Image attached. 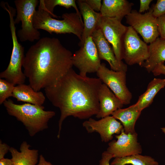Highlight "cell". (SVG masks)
<instances>
[{
    "label": "cell",
    "instance_id": "28",
    "mask_svg": "<svg viewBox=\"0 0 165 165\" xmlns=\"http://www.w3.org/2000/svg\"><path fill=\"white\" fill-rule=\"evenodd\" d=\"M86 3L95 12L100 11L102 3L101 0H81Z\"/></svg>",
    "mask_w": 165,
    "mask_h": 165
},
{
    "label": "cell",
    "instance_id": "14",
    "mask_svg": "<svg viewBox=\"0 0 165 165\" xmlns=\"http://www.w3.org/2000/svg\"><path fill=\"white\" fill-rule=\"evenodd\" d=\"M91 36L96 46L100 60L107 61L112 70L127 72V65L122 61H119L117 59L112 48L101 29L98 28L95 30Z\"/></svg>",
    "mask_w": 165,
    "mask_h": 165
},
{
    "label": "cell",
    "instance_id": "32",
    "mask_svg": "<svg viewBox=\"0 0 165 165\" xmlns=\"http://www.w3.org/2000/svg\"><path fill=\"white\" fill-rule=\"evenodd\" d=\"M10 147L8 145L0 141V160L4 158L5 155L9 151Z\"/></svg>",
    "mask_w": 165,
    "mask_h": 165
},
{
    "label": "cell",
    "instance_id": "35",
    "mask_svg": "<svg viewBox=\"0 0 165 165\" xmlns=\"http://www.w3.org/2000/svg\"><path fill=\"white\" fill-rule=\"evenodd\" d=\"M162 132L165 134V127H162L161 128Z\"/></svg>",
    "mask_w": 165,
    "mask_h": 165
},
{
    "label": "cell",
    "instance_id": "33",
    "mask_svg": "<svg viewBox=\"0 0 165 165\" xmlns=\"http://www.w3.org/2000/svg\"><path fill=\"white\" fill-rule=\"evenodd\" d=\"M36 165H53L50 162L46 161L42 155H40L38 163Z\"/></svg>",
    "mask_w": 165,
    "mask_h": 165
},
{
    "label": "cell",
    "instance_id": "15",
    "mask_svg": "<svg viewBox=\"0 0 165 165\" xmlns=\"http://www.w3.org/2000/svg\"><path fill=\"white\" fill-rule=\"evenodd\" d=\"M99 110L96 115L102 118L110 115L117 109L122 108L123 104L105 84H101L98 92Z\"/></svg>",
    "mask_w": 165,
    "mask_h": 165
},
{
    "label": "cell",
    "instance_id": "22",
    "mask_svg": "<svg viewBox=\"0 0 165 165\" xmlns=\"http://www.w3.org/2000/svg\"><path fill=\"white\" fill-rule=\"evenodd\" d=\"M165 86V79L154 78L148 83L146 91L139 97L135 103L141 111L151 104L158 92Z\"/></svg>",
    "mask_w": 165,
    "mask_h": 165
},
{
    "label": "cell",
    "instance_id": "8",
    "mask_svg": "<svg viewBox=\"0 0 165 165\" xmlns=\"http://www.w3.org/2000/svg\"><path fill=\"white\" fill-rule=\"evenodd\" d=\"M72 60L73 66L78 69L79 74L82 76L97 72L101 60L91 36L87 38L83 45L72 55Z\"/></svg>",
    "mask_w": 165,
    "mask_h": 165
},
{
    "label": "cell",
    "instance_id": "26",
    "mask_svg": "<svg viewBox=\"0 0 165 165\" xmlns=\"http://www.w3.org/2000/svg\"><path fill=\"white\" fill-rule=\"evenodd\" d=\"M153 15L156 18L165 14V0H157L151 8Z\"/></svg>",
    "mask_w": 165,
    "mask_h": 165
},
{
    "label": "cell",
    "instance_id": "11",
    "mask_svg": "<svg viewBox=\"0 0 165 165\" xmlns=\"http://www.w3.org/2000/svg\"><path fill=\"white\" fill-rule=\"evenodd\" d=\"M121 20L115 18L101 16L98 24L105 38L112 46L115 55L119 61L123 59V44L128 27Z\"/></svg>",
    "mask_w": 165,
    "mask_h": 165
},
{
    "label": "cell",
    "instance_id": "21",
    "mask_svg": "<svg viewBox=\"0 0 165 165\" xmlns=\"http://www.w3.org/2000/svg\"><path fill=\"white\" fill-rule=\"evenodd\" d=\"M148 49L149 57L142 66L150 73L158 64L165 61V39L158 37L150 44Z\"/></svg>",
    "mask_w": 165,
    "mask_h": 165
},
{
    "label": "cell",
    "instance_id": "5",
    "mask_svg": "<svg viewBox=\"0 0 165 165\" xmlns=\"http://www.w3.org/2000/svg\"><path fill=\"white\" fill-rule=\"evenodd\" d=\"M10 19V28L13 41V49L10 61L6 69L0 73V78H3L14 85L24 84L26 76L22 70L25 57L24 48L20 43L16 34L14 17L16 9L9 6L6 9Z\"/></svg>",
    "mask_w": 165,
    "mask_h": 165
},
{
    "label": "cell",
    "instance_id": "30",
    "mask_svg": "<svg viewBox=\"0 0 165 165\" xmlns=\"http://www.w3.org/2000/svg\"><path fill=\"white\" fill-rule=\"evenodd\" d=\"M155 76L163 74L165 75V65L164 63L158 64L152 72Z\"/></svg>",
    "mask_w": 165,
    "mask_h": 165
},
{
    "label": "cell",
    "instance_id": "23",
    "mask_svg": "<svg viewBox=\"0 0 165 165\" xmlns=\"http://www.w3.org/2000/svg\"><path fill=\"white\" fill-rule=\"evenodd\" d=\"M158 165V163L152 157L140 154L121 158H115L110 165Z\"/></svg>",
    "mask_w": 165,
    "mask_h": 165
},
{
    "label": "cell",
    "instance_id": "18",
    "mask_svg": "<svg viewBox=\"0 0 165 165\" xmlns=\"http://www.w3.org/2000/svg\"><path fill=\"white\" fill-rule=\"evenodd\" d=\"M30 145L26 141L21 144L19 152L10 147L9 151L12 156L13 165H36L38 162V151L30 149Z\"/></svg>",
    "mask_w": 165,
    "mask_h": 165
},
{
    "label": "cell",
    "instance_id": "1",
    "mask_svg": "<svg viewBox=\"0 0 165 165\" xmlns=\"http://www.w3.org/2000/svg\"><path fill=\"white\" fill-rule=\"evenodd\" d=\"M102 83L99 78L82 76L72 68L55 84L44 89L47 97L60 111L58 139L63 122L67 117L84 119L97 114L98 92Z\"/></svg>",
    "mask_w": 165,
    "mask_h": 165
},
{
    "label": "cell",
    "instance_id": "9",
    "mask_svg": "<svg viewBox=\"0 0 165 165\" xmlns=\"http://www.w3.org/2000/svg\"><path fill=\"white\" fill-rule=\"evenodd\" d=\"M126 73L110 70L104 63L101 64L96 72L98 78L112 91L123 105L130 104L132 97L126 85Z\"/></svg>",
    "mask_w": 165,
    "mask_h": 165
},
{
    "label": "cell",
    "instance_id": "6",
    "mask_svg": "<svg viewBox=\"0 0 165 165\" xmlns=\"http://www.w3.org/2000/svg\"><path fill=\"white\" fill-rule=\"evenodd\" d=\"M16 15L15 24L21 23V28L17 35L21 42H34L40 39V33L33 25V20L36 8L39 2L38 0H16L14 1Z\"/></svg>",
    "mask_w": 165,
    "mask_h": 165
},
{
    "label": "cell",
    "instance_id": "16",
    "mask_svg": "<svg viewBox=\"0 0 165 165\" xmlns=\"http://www.w3.org/2000/svg\"><path fill=\"white\" fill-rule=\"evenodd\" d=\"M77 2L84 22L81 40L79 43V46L81 47L83 45L85 40L91 36L94 31L98 28V24L102 16L100 12H95L81 0H77Z\"/></svg>",
    "mask_w": 165,
    "mask_h": 165
},
{
    "label": "cell",
    "instance_id": "20",
    "mask_svg": "<svg viewBox=\"0 0 165 165\" xmlns=\"http://www.w3.org/2000/svg\"><path fill=\"white\" fill-rule=\"evenodd\" d=\"M12 97L18 101L40 106L45 100V97L41 91H36L29 84H24L15 86Z\"/></svg>",
    "mask_w": 165,
    "mask_h": 165
},
{
    "label": "cell",
    "instance_id": "7",
    "mask_svg": "<svg viewBox=\"0 0 165 165\" xmlns=\"http://www.w3.org/2000/svg\"><path fill=\"white\" fill-rule=\"evenodd\" d=\"M123 59L127 64L142 66L149 56L148 46L140 38L136 31L128 26L123 44Z\"/></svg>",
    "mask_w": 165,
    "mask_h": 165
},
{
    "label": "cell",
    "instance_id": "25",
    "mask_svg": "<svg viewBox=\"0 0 165 165\" xmlns=\"http://www.w3.org/2000/svg\"><path fill=\"white\" fill-rule=\"evenodd\" d=\"M15 85L2 79H0V105H2L12 94Z\"/></svg>",
    "mask_w": 165,
    "mask_h": 165
},
{
    "label": "cell",
    "instance_id": "10",
    "mask_svg": "<svg viewBox=\"0 0 165 165\" xmlns=\"http://www.w3.org/2000/svg\"><path fill=\"white\" fill-rule=\"evenodd\" d=\"M125 17L127 23L140 34L146 43L150 44L159 37L157 18L153 15L151 8L144 14L132 10Z\"/></svg>",
    "mask_w": 165,
    "mask_h": 165
},
{
    "label": "cell",
    "instance_id": "34",
    "mask_svg": "<svg viewBox=\"0 0 165 165\" xmlns=\"http://www.w3.org/2000/svg\"><path fill=\"white\" fill-rule=\"evenodd\" d=\"M0 165H13L12 159L4 158L0 160Z\"/></svg>",
    "mask_w": 165,
    "mask_h": 165
},
{
    "label": "cell",
    "instance_id": "17",
    "mask_svg": "<svg viewBox=\"0 0 165 165\" xmlns=\"http://www.w3.org/2000/svg\"><path fill=\"white\" fill-rule=\"evenodd\" d=\"M134 5L127 0H103L100 12L102 16L122 20L131 12Z\"/></svg>",
    "mask_w": 165,
    "mask_h": 165
},
{
    "label": "cell",
    "instance_id": "12",
    "mask_svg": "<svg viewBox=\"0 0 165 165\" xmlns=\"http://www.w3.org/2000/svg\"><path fill=\"white\" fill-rule=\"evenodd\" d=\"M117 140L108 143L107 151L113 155V158H121L142 152L141 146L138 141V134L126 133L123 129L121 133L115 136Z\"/></svg>",
    "mask_w": 165,
    "mask_h": 165
},
{
    "label": "cell",
    "instance_id": "24",
    "mask_svg": "<svg viewBox=\"0 0 165 165\" xmlns=\"http://www.w3.org/2000/svg\"><path fill=\"white\" fill-rule=\"evenodd\" d=\"M76 0H42L44 8L51 16L54 18L59 16L53 13V9L57 6L64 7L68 9L73 7L76 11V13L81 17V15L76 5Z\"/></svg>",
    "mask_w": 165,
    "mask_h": 165
},
{
    "label": "cell",
    "instance_id": "27",
    "mask_svg": "<svg viewBox=\"0 0 165 165\" xmlns=\"http://www.w3.org/2000/svg\"><path fill=\"white\" fill-rule=\"evenodd\" d=\"M157 20L159 35L165 39V14L157 18Z\"/></svg>",
    "mask_w": 165,
    "mask_h": 165
},
{
    "label": "cell",
    "instance_id": "19",
    "mask_svg": "<svg viewBox=\"0 0 165 165\" xmlns=\"http://www.w3.org/2000/svg\"><path fill=\"white\" fill-rule=\"evenodd\" d=\"M136 104L125 108L117 109L112 114L116 119L120 121L126 133H135L136 122L141 113Z\"/></svg>",
    "mask_w": 165,
    "mask_h": 165
},
{
    "label": "cell",
    "instance_id": "2",
    "mask_svg": "<svg viewBox=\"0 0 165 165\" xmlns=\"http://www.w3.org/2000/svg\"><path fill=\"white\" fill-rule=\"evenodd\" d=\"M72 55L57 38H40L28 50L23 61L29 84L39 91L55 84L72 68Z\"/></svg>",
    "mask_w": 165,
    "mask_h": 165
},
{
    "label": "cell",
    "instance_id": "29",
    "mask_svg": "<svg viewBox=\"0 0 165 165\" xmlns=\"http://www.w3.org/2000/svg\"><path fill=\"white\" fill-rule=\"evenodd\" d=\"M113 158V155L107 151L103 152L101 159L99 161V165H110L109 162Z\"/></svg>",
    "mask_w": 165,
    "mask_h": 165
},
{
    "label": "cell",
    "instance_id": "13",
    "mask_svg": "<svg viewBox=\"0 0 165 165\" xmlns=\"http://www.w3.org/2000/svg\"><path fill=\"white\" fill-rule=\"evenodd\" d=\"M82 125L88 133H98L101 141L105 142L112 140L114 134H120L123 129L121 123L112 116L97 120L90 118L84 121Z\"/></svg>",
    "mask_w": 165,
    "mask_h": 165
},
{
    "label": "cell",
    "instance_id": "4",
    "mask_svg": "<svg viewBox=\"0 0 165 165\" xmlns=\"http://www.w3.org/2000/svg\"><path fill=\"white\" fill-rule=\"evenodd\" d=\"M39 3L33 17L35 28L44 30L50 34L72 33L81 41L84 28L81 17L76 12L65 13L62 16L63 20H57L52 18L44 8L42 0H39Z\"/></svg>",
    "mask_w": 165,
    "mask_h": 165
},
{
    "label": "cell",
    "instance_id": "31",
    "mask_svg": "<svg viewBox=\"0 0 165 165\" xmlns=\"http://www.w3.org/2000/svg\"><path fill=\"white\" fill-rule=\"evenodd\" d=\"M152 1V0H140V7L138 12L140 13L145 11L149 10L150 9L149 5Z\"/></svg>",
    "mask_w": 165,
    "mask_h": 165
},
{
    "label": "cell",
    "instance_id": "3",
    "mask_svg": "<svg viewBox=\"0 0 165 165\" xmlns=\"http://www.w3.org/2000/svg\"><path fill=\"white\" fill-rule=\"evenodd\" d=\"M3 104L8 114L21 122L31 137L48 128L49 121L55 115L53 111L45 110L42 105L28 103L17 104L9 99Z\"/></svg>",
    "mask_w": 165,
    "mask_h": 165
}]
</instances>
